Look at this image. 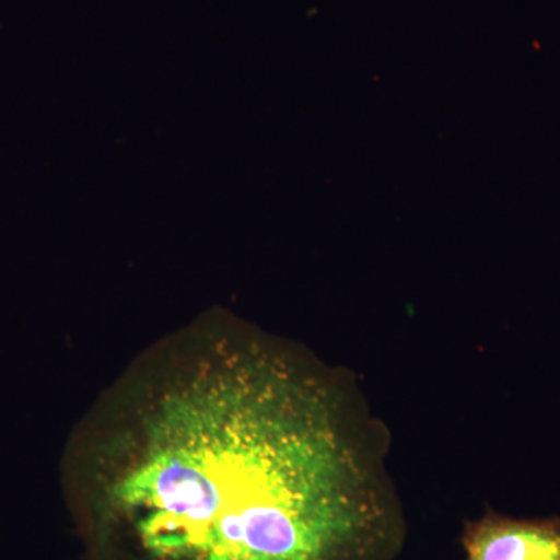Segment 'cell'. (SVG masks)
Segmentation results:
<instances>
[{"mask_svg": "<svg viewBox=\"0 0 560 560\" xmlns=\"http://www.w3.org/2000/svg\"><path fill=\"white\" fill-rule=\"evenodd\" d=\"M466 560H560V518H510L489 512L463 537Z\"/></svg>", "mask_w": 560, "mask_h": 560, "instance_id": "cell-2", "label": "cell"}, {"mask_svg": "<svg viewBox=\"0 0 560 560\" xmlns=\"http://www.w3.org/2000/svg\"><path fill=\"white\" fill-rule=\"evenodd\" d=\"M88 560H390L404 517L372 423L296 349L151 350L65 459Z\"/></svg>", "mask_w": 560, "mask_h": 560, "instance_id": "cell-1", "label": "cell"}]
</instances>
